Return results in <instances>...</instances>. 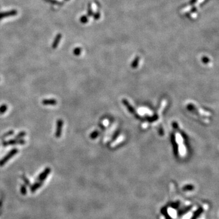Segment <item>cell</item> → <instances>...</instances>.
<instances>
[{"mask_svg": "<svg viewBox=\"0 0 219 219\" xmlns=\"http://www.w3.org/2000/svg\"><path fill=\"white\" fill-rule=\"evenodd\" d=\"M18 152V150L17 149H13L11 150L7 154L6 156H4L2 159L0 160V167H2L10 159L12 158L14 155H15Z\"/></svg>", "mask_w": 219, "mask_h": 219, "instance_id": "6da1fadb", "label": "cell"}, {"mask_svg": "<svg viewBox=\"0 0 219 219\" xmlns=\"http://www.w3.org/2000/svg\"><path fill=\"white\" fill-rule=\"evenodd\" d=\"M26 143L25 140L22 139H13L9 140L7 141H4L3 142V145L4 147L8 146L9 145H14V144H24Z\"/></svg>", "mask_w": 219, "mask_h": 219, "instance_id": "7a4b0ae2", "label": "cell"}, {"mask_svg": "<svg viewBox=\"0 0 219 219\" xmlns=\"http://www.w3.org/2000/svg\"><path fill=\"white\" fill-rule=\"evenodd\" d=\"M63 125V121L62 119H59L57 121V127H56V137L57 138H60L62 135V127Z\"/></svg>", "mask_w": 219, "mask_h": 219, "instance_id": "3957f363", "label": "cell"}, {"mask_svg": "<svg viewBox=\"0 0 219 219\" xmlns=\"http://www.w3.org/2000/svg\"><path fill=\"white\" fill-rule=\"evenodd\" d=\"M50 172H51V169L49 168H46L43 171V172H41V174H40V175L38 176V181H41V182H43V181H44L46 178H47V177L48 176L49 174H50Z\"/></svg>", "mask_w": 219, "mask_h": 219, "instance_id": "277c9868", "label": "cell"}, {"mask_svg": "<svg viewBox=\"0 0 219 219\" xmlns=\"http://www.w3.org/2000/svg\"><path fill=\"white\" fill-rule=\"evenodd\" d=\"M42 103L45 105H56L57 103V101L54 99H44L42 100Z\"/></svg>", "mask_w": 219, "mask_h": 219, "instance_id": "5b68a950", "label": "cell"}, {"mask_svg": "<svg viewBox=\"0 0 219 219\" xmlns=\"http://www.w3.org/2000/svg\"><path fill=\"white\" fill-rule=\"evenodd\" d=\"M42 183L43 182H41V181H38V182L35 183V184L32 185L31 187V191L32 192H34L37 191L38 188H40V187L42 186Z\"/></svg>", "mask_w": 219, "mask_h": 219, "instance_id": "8992f818", "label": "cell"}, {"mask_svg": "<svg viewBox=\"0 0 219 219\" xmlns=\"http://www.w3.org/2000/svg\"><path fill=\"white\" fill-rule=\"evenodd\" d=\"M8 110V105L6 104H3L0 106V114H4Z\"/></svg>", "mask_w": 219, "mask_h": 219, "instance_id": "52a82bcc", "label": "cell"}, {"mask_svg": "<svg viewBox=\"0 0 219 219\" xmlns=\"http://www.w3.org/2000/svg\"><path fill=\"white\" fill-rule=\"evenodd\" d=\"M26 135V133L25 132H24V131H22V132H20V133L15 136V139H21V138L25 136Z\"/></svg>", "mask_w": 219, "mask_h": 219, "instance_id": "ba28073f", "label": "cell"}, {"mask_svg": "<svg viewBox=\"0 0 219 219\" xmlns=\"http://www.w3.org/2000/svg\"><path fill=\"white\" fill-rule=\"evenodd\" d=\"M21 193L23 195H25L27 193L26 187V186L24 185V184L21 185Z\"/></svg>", "mask_w": 219, "mask_h": 219, "instance_id": "9c48e42d", "label": "cell"}, {"mask_svg": "<svg viewBox=\"0 0 219 219\" xmlns=\"http://www.w3.org/2000/svg\"><path fill=\"white\" fill-rule=\"evenodd\" d=\"M22 178L23 180L24 184H25V185L26 186H30L31 185V182L29 181V180L26 177L25 175H23L22 176Z\"/></svg>", "mask_w": 219, "mask_h": 219, "instance_id": "30bf717a", "label": "cell"}, {"mask_svg": "<svg viewBox=\"0 0 219 219\" xmlns=\"http://www.w3.org/2000/svg\"><path fill=\"white\" fill-rule=\"evenodd\" d=\"M13 134H14V131H13V130L9 131V132H7L6 133L4 134L3 136V138H6V137L11 136V135H12Z\"/></svg>", "mask_w": 219, "mask_h": 219, "instance_id": "8fae6325", "label": "cell"}, {"mask_svg": "<svg viewBox=\"0 0 219 219\" xmlns=\"http://www.w3.org/2000/svg\"><path fill=\"white\" fill-rule=\"evenodd\" d=\"M1 204H2V201H1V200H0V207L1 206Z\"/></svg>", "mask_w": 219, "mask_h": 219, "instance_id": "7c38bea8", "label": "cell"}]
</instances>
